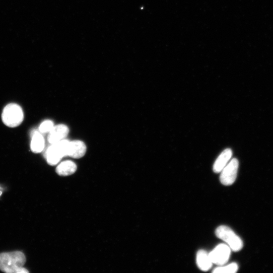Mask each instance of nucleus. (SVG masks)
<instances>
[{"instance_id": "obj_1", "label": "nucleus", "mask_w": 273, "mask_h": 273, "mask_svg": "<svg viewBox=\"0 0 273 273\" xmlns=\"http://www.w3.org/2000/svg\"><path fill=\"white\" fill-rule=\"evenodd\" d=\"M26 258L21 251L0 254V270L7 273H26L29 271L24 267Z\"/></svg>"}, {"instance_id": "obj_2", "label": "nucleus", "mask_w": 273, "mask_h": 273, "mask_svg": "<svg viewBox=\"0 0 273 273\" xmlns=\"http://www.w3.org/2000/svg\"><path fill=\"white\" fill-rule=\"evenodd\" d=\"M24 118V114L22 107L16 103H10L7 105L2 114L4 123L10 127L19 126Z\"/></svg>"}, {"instance_id": "obj_3", "label": "nucleus", "mask_w": 273, "mask_h": 273, "mask_svg": "<svg viewBox=\"0 0 273 273\" xmlns=\"http://www.w3.org/2000/svg\"><path fill=\"white\" fill-rule=\"evenodd\" d=\"M215 233L217 237L225 241L231 250L238 252L243 248L242 239L229 227L220 226L217 228Z\"/></svg>"}, {"instance_id": "obj_4", "label": "nucleus", "mask_w": 273, "mask_h": 273, "mask_svg": "<svg viewBox=\"0 0 273 273\" xmlns=\"http://www.w3.org/2000/svg\"><path fill=\"white\" fill-rule=\"evenodd\" d=\"M239 167V162L236 159H233L221 171L220 180L225 186L232 185L236 181Z\"/></svg>"}, {"instance_id": "obj_5", "label": "nucleus", "mask_w": 273, "mask_h": 273, "mask_svg": "<svg viewBox=\"0 0 273 273\" xmlns=\"http://www.w3.org/2000/svg\"><path fill=\"white\" fill-rule=\"evenodd\" d=\"M231 252V249L228 245L220 244L209 253V256L213 263L222 266L227 263Z\"/></svg>"}, {"instance_id": "obj_6", "label": "nucleus", "mask_w": 273, "mask_h": 273, "mask_svg": "<svg viewBox=\"0 0 273 273\" xmlns=\"http://www.w3.org/2000/svg\"><path fill=\"white\" fill-rule=\"evenodd\" d=\"M69 128L65 124L54 125L49 132L48 142L52 145L56 144L64 140L69 133Z\"/></svg>"}, {"instance_id": "obj_7", "label": "nucleus", "mask_w": 273, "mask_h": 273, "mask_svg": "<svg viewBox=\"0 0 273 273\" xmlns=\"http://www.w3.org/2000/svg\"><path fill=\"white\" fill-rule=\"evenodd\" d=\"M86 151V146L83 142H70L66 149V156L76 159H81L85 156Z\"/></svg>"}, {"instance_id": "obj_8", "label": "nucleus", "mask_w": 273, "mask_h": 273, "mask_svg": "<svg viewBox=\"0 0 273 273\" xmlns=\"http://www.w3.org/2000/svg\"><path fill=\"white\" fill-rule=\"evenodd\" d=\"M63 157V154L58 143L52 145L46 152V160L48 164L51 166L57 165Z\"/></svg>"}, {"instance_id": "obj_9", "label": "nucleus", "mask_w": 273, "mask_h": 273, "mask_svg": "<svg viewBox=\"0 0 273 273\" xmlns=\"http://www.w3.org/2000/svg\"><path fill=\"white\" fill-rule=\"evenodd\" d=\"M233 153L230 149L225 150L218 157L213 166V171L216 173H221L230 161Z\"/></svg>"}, {"instance_id": "obj_10", "label": "nucleus", "mask_w": 273, "mask_h": 273, "mask_svg": "<svg viewBox=\"0 0 273 273\" xmlns=\"http://www.w3.org/2000/svg\"><path fill=\"white\" fill-rule=\"evenodd\" d=\"M196 263L198 267L203 271H208L213 266L209 253L203 249L199 250L196 255Z\"/></svg>"}, {"instance_id": "obj_11", "label": "nucleus", "mask_w": 273, "mask_h": 273, "mask_svg": "<svg viewBox=\"0 0 273 273\" xmlns=\"http://www.w3.org/2000/svg\"><path fill=\"white\" fill-rule=\"evenodd\" d=\"M77 170L76 164L71 161L62 162L56 168V173L61 176H67L74 174Z\"/></svg>"}, {"instance_id": "obj_12", "label": "nucleus", "mask_w": 273, "mask_h": 273, "mask_svg": "<svg viewBox=\"0 0 273 273\" xmlns=\"http://www.w3.org/2000/svg\"><path fill=\"white\" fill-rule=\"evenodd\" d=\"M45 141L43 135L38 131H35L32 135L31 144L32 151L36 154L41 153L44 148Z\"/></svg>"}, {"instance_id": "obj_13", "label": "nucleus", "mask_w": 273, "mask_h": 273, "mask_svg": "<svg viewBox=\"0 0 273 273\" xmlns=\"http://www.w3.org/2000/svg\"><path fill=\"white\" fill-rule=\"evenodd\" d=\"M238 265L236 262H232L226 266H221L214 269L213 272L215 273H235L238 270Z\"/></svg>"}, {"instance_id": "obj_14", "label": "nucleus", "mask_w": 273, "mask_h": 273, "mask_svg": "<svg viewBox=\"0 0 273 273\" xmlns=\"http://www.w3.org/2000/svg\"><path fill=\"white\" fill-rule=\"evenodd\" d=\"M54 126V123L52 121L47 120L43 122L39 127V130L41 132L46 133L50 132Z\"/></svg>"}]
</instances>
